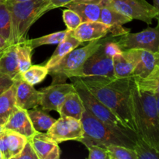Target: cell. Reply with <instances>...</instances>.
I'll return each mask as SVG.
<instances>
[{
  "label": "cell",
  "instance_id": "43",
  "mask_svg": "<svg viewBox=\"0 0 159 159\" xmlns=\"http://www.w3.org/2000/svg\"><path fill=\"white\" fill-rule=\"evenodd\" d=\"M4 130V128H3V127L2 125H0V133H2V132Z\"/></svg>",
  "mask_w": 159,
  "mask_h": 159
},
{
  "label": "cell",
  "instance_id": "18",
  "mask_svg": "<svg viewBox=\"0 0 159 159\" xmlns=\"http://www.w3.org/2000/svg\"><path fill=\"white\" fill-rule=\"evenodd\" d=\"M137 50L138 62L132 76L141 79H148L159 68V53H153L146 50Z\"/></svg>",
  "mask_w": 159,
  "mask_h": 159
},
{
  "label": "cell",
  "instance_id": "15",
  "mask_svg": "<svg viewBox=\"0 0 159 159\" xmlns=\"http://www.w3.org/2000/svg\"><path fill=\"white\" fill-rule=\"evenodd\" d=\"M138 62V50H124L113 57V74L116 79H127L133 75Z\"/></svg>",
  "mask_w": 159,
  "mask_h": 159
},
{
  "label": "cell",
  "instance_id": "5",
  "mask_svg": "<svg viewBox=\"0 0 159 159\" xmlns=\"http://www.w3.org/2000/svg\"><path fill=\"white\" fill-rule=\"evenodd\" d=\"M102 39L89 42L83 48H75L68 53L58 64L48 69V75L52 78V83H65L68 79L78 77L89 57L102 43Z\"/></svg>",
  "mask_w": 159,
  "mask_h": 159
},
{
  "label": "cell",
  "instance_id": "21",
  "mask_svg": "<svg viewBox=\"0 0 159 159\" xmlns=\"http://www.w3.org/2000/svg\"><path fill=\"white\" fill-rule=\"evenodd\" d=\"M85 110V107L82 99L77 92L74 91L67 95L59 109L58 113L61 116H70L75 119L81 120Z\"/></svg>",
  "mask_w": 159,
  "mask_h": 159
},
{
  "label": "cell",
  "instance_id": "23",
  "mask_svg": "<svg viewBox=\"0 0 159 159\" xmlns=\"http://www.w3.org/2000/svg\"><path fill=\"white\" fill-rule=\"evenodd\" d=\"M16 109V84L14 82L9 89L0 95V125L6 124Z\"/></svg>",
  "mask_w": 159,
  "mask_h": 159
},
{
  "label": "cell",
  "instance_id": "2",
  "mask_svg": "<svg viewBox=\"0 0 159 159\" xmlns=\"http://www.w3.org/2000/svg\"><path fill=\"white\" fill-rule=\"evenodd\" d=\"M130 78L85 77L80 79L85 87L119 118L126 128L135 131L129 104Z\"/></svg>",
  "mask_w": 159,
  "mask_h": 159
},
{
  "label": "cell",
  "instance_id": "42",
  "mask_svg": "<svg viewBox=\"0 0 159 159\" xmlns=\"http://www.w3.org/2000/svg\"><path fill=\"white\" fill-rule=\"evenodd\" d=\"M30 0H4V2H26Z\"/></svg>",
  "mask_w": 159,
  "mask_h": 159
},
{
  "label": "cell",
  "instance_id": "3",
  "mask_svg": "<svg viewBox=\"0 0 159 159\" xmlns=\"http://www.w3.org/2000/svg\"><path fill=\"white\" fill-rule=\"evenodd\" d=\"M84 137L79 140L82 144H93L105 148L110 144L134 148L139 135L134 130L106 124L98 120L85 109L81 118Z\"/></svg>",
  "mask_w": 159,
  "mask_h": 159
},
{
  "label": "cell",
  "instance_id": "20",
  "mask_svg": "<svg viewBox=\"0 0 159 159\" xmlns=\"http://www.w3.org/2000/svg\"><path fill=\"white\" fill-rule=\"evenodd\" d=\"M81 43H82L73 36L71 31L68 30L66 37L61 42L57 43L58 45L56 48L55 51H54L51 57L49 58V60L47 61L45 66L48 69L55 66L68 53H70L71 51L77 48Z\"/></svg>",
  "mask_w": 159,
  "mask_h": 159
},
{
  "label": "cell",
  "instance_id": "1",
  "mask_svg": "<svg viewBox=\"0 0 159 159\" xmlns=\"http://www.w3.org/2000/svg\"><path fill=\"white\" fill-rule=\"evenodd\" d=\"M129 104L135 132L159 152V116L155 94L134 76L130 78Z\"/></svg>",
  "mask_w": 159,
  "mask_h": 159
},
{
  "label": "cell",
  "instance_id": "17",
  "mask_svg": "<svg viewBox=\"0 0 159 159\" xmlns=\"http://www.w3.org/2000/svg\"><path fill=\"white\" fill-rule=\"evenodd\" d=\"M71 33L81 43H84L106 37L110 33V28L100 21L84 22Z\"/></svg>",
  "mask_w": 159,
  "mask_h": 159
},
{
  "label": "cell",
  "instance_id": "4",
  "mask_svg": "<svg viewBox=\"0 0 159 159\" xmlns=\"http://www.w3.org/2000/svg\"><path fill=\"white\" fill-rule=\"evenodd\" d=\"M4 2L11 15L12 31L10 43H18L27 39V34L32 25L48 12V6L50 0Z\"/></svg>",
  "mask_w": 159,
  "mask_h": 159
},
{
  "label": "cell",
  "instance_id": "35",
  "mask_svg": "<svg viewBox=\"0 0 159 159\" xmlns=\"http://www.w3.org/2000/svg\"><path fill=\"white\" fill-rule=\"evenodd\" d=\"M15 80L9 75L0 72V95L9 89L14 84Z\"/></svg>",
  "mask_w": 159,
  "mask_h": 159
},
{
  "label": "cell",
  "instance_id": "7",
  "mask_svg": "<svg viewBox=\"0 0 159 159\" xmlns=\"http://www.w3.org/2000/svg\"><path fill=\"white\" fill-rule=\"evenodd\" d=\"M122 50L141 49L159 53V20L155 27H148L138 33L128 32L116 40Z\"/></svg>",
  "mask_w": 159,
  "mask_h": 159
},
{
  "label": "cell",
  "instance_id": "6",
  "mask_svg": "<svg viewBox=\"0 0 159 159\" xmlns=\"http://www.w3.org/2000/svg\"><path fill=\"white\" fill-rule=\"evenodd\" d=\"M69 79L74 85L75 91L82 99L85 109L93 116L106 124L126 128L119 118L85 87L80 78L73 77Z\"/></svg>",
  "mask_w": 159,
  "mask_h": 159
},
{
  "label": "cell",
  "instance_id": "8",
  "mask_svg": "<svg viewBox=\"0 0 159 159\" xmlns=\"http://www.w3.org/2000/svg\"><path fill=\"white\" fill-rule=\"evenodd\" d=\"M110 6L133 20L152 23L158 12L153 5L146 0H107Z\"/></svg>",
  "mask_w": 159,
  "mask_h": 159
},
{
  "label": "cell",
  "instance_id": "40",
  "mask_svg": "<svg viewBox=\"0 0 159 159\" xmlns=\"http://www.w3.org/2000/svg\"><path fill=\"white\" fill-rule=\"evenodd\" d=\"M153 6L157 10V12H158V15H157L156 18H155L158 20H159V0H153Z\"/></svg>",
  "mask_w": 159,
  "mask_h": 159
},
{
  "label": "cell",
  "instance_id": "10",
  "mask_svg": "<svg viewBox=\"0 0 159 159\" xmlns=\"http://www.w3.org/2000/svg\"><path fill=\"white\" fill-rule=\"evenodd\" d=\"M78 77L115 78L113 74V57L106 54L102 43L99 49L96 50L85 61Z\"/></svg>",
  "mask_w": 159,
  "mask_h": 159
},
{
  "label": "cell",
  "instance_id": "24",
  "mask_svg": "<svg viewBox=\"0 0 159 159\" xmlns=\"http://www.w3.org/2000/svg\"><path fill=\"white\" fill-rule=\"evenodd\" d=\"M28 114L31 120L33 126L37 131L47 132L54 124L56 120L51 117L43 110L34 108L28 110Z\"/></svg>",
  "mask_w": 159,
  "mask_h": 159
},
{
  "label": "cell",
  "instance_id": "45",
  "mask_svg": "<svg viewBox=\"0 0 159 159\" xmlns=\"http://www.w3.org/2000/svg\"><path fill=\"white\" fill-rule=\"evenodd\" d=\"M3 2H4V0H0V3Z\"/></svg>",
  "mask_w": 159,
  "mask_h": 159
},
{
  "label": "cell",
  "instance_id": "34",
  "mask_svg": "<svg viewBox=\"0 0 159 159\" xmlns=\"http://www.w3.org/2000/svg\"><path fill=\"white\" fill-rule=\"evenodd\" d=\"M25 158H29V159H38L37 154L34 152V148L31 146V144H30V142L28 141L26 143L25 146L23 147V148L22 149V151L20 152V153L19 155H17L14 158V159H25Z\"/></svg>",
  "mask_w": 159,
  "mask_h": 159
},
{
  "label": "cell",
  "instance_id": "30",
  "mask_svg": "<svg viewBox=\"0 0 159 159\" xmlns=\"http://www.w3.org/2000/svg\"><path fill=\"white\" fill-rule=\"evenodd\" d=\"M109 159H138L134 150L129 148L116 144L106 146Z\"/></svg>",
  "mask_w": 159,
  "mask_h": 159
},
{
  "label": "cell",
  "instance_id": "38",
  "mask_svg": "<svg viewBox=\"0 0 159 159\" xmlns=\"http://www.w3.org/2000/svg\"><path fill=\"white\" fill-rule=\"evenodd\" d=\"M102 0H74L75 2H82V3H94V4H99Z\"/></svg>",
  "mask_w": 159,
  "mask_h": 159
},
{
  "label": "cell",
  "instance_id": "32",
  "mask_svg": "<svg viewBox=\"0 0 159 159\" xmlns=\"http://www.w3.org/2000/svg\"><path fill=\"white\" fill-rule=\"evenodd\" d=\"M62 16H63L64 23L66 26L67 30L70 31L75 30L82 23V19L79 16V14L68 8L63 10Z\"/></svg>",
  "mask_w": 159,
  "mask_h": 159
},
{
  "label": "cell",
  "instance_id": "19",
  "mask_svg": "<svg viewBox=\"0 0 159 159\" xmlns=\"http://www.w3.org/2000/svg\"><path fill=\"white\" fill-rule=\"evenodd\" d=\"M0 72L7 75L14 80L20 76L16 43H10L0 51Z\"/></svg>",
  "mask_w": 159,
  "mask_h": 159
},
{
  "label": "cell",
  "instance_id": "44",
  "mask_svg": "<svg viewBox=\"0 0 159 159\" xmlns=\"http://www.w3.org/2000/svg\"><path fill=\"white\" fill-rule=\"evenodd\" d=\"M0 159H5L4 156H3V155H2V154L1 152H0Z\"/></svg>",
  "mask_w": 159,
  "mask_h": 159
},
{
  "label": "cell",
  "instance_id": "31",
  "mask_svg": "<svg viewBox=\"0 0 159 159\" xmlns=\"http://www.w3.org/2000/svg\"><path fill=\"white\" fill-rule=\"evenodd\" d=\"M138 159H159V152L151 147L141 138L137 141L134 148Z\"/></svg>",
  "mask_w": 159,
  "mask_h": 159
},
{
  "label": "cell",
  "instance_id": "28",
  "mask_svg": "<svg viewBox=\"0 0 159 159\" xmlns=\"http://www.w3.org/2000/svg\"><path fill=\"white\" fill-rule=\"evenodd\" d=\"M68 33V30H65L58 31V32L52 33V34H48V35L42 36V37H37V38L30 39V40L27 39V40L31 48L34 50L39 47L43 46V45L59 43L66 37Z\"/></svg>",
  "mask_w": 159,
  "mask_h": 159
},
{
  "label": "cell",
  "instance_id": "9",
  "mask_svg": "<svg viewBox=\"0 0 159 159\" xmlns=\"http://www.w3.org/2000/svg\"><path fill=\"white\" fill-rule=\"evenodd\" d=\"M47 134L57 144L68 141H77L84 137V130L80 120L70 116H61L56 120Z\"/></svg>",
  "mask_w": 159,
  "mask_h": 159
},
{
  "label": "cell",
  "instance_id": "12",
  "mask_svg": "<svg viewBox=\"0 0 159 159\" xmlns=\"http://www.w3.org/2000/svg\"><path fill=\"white\" fill-rule=\"evenodd\" d=\"M99 21L109 26L110 33L113 37H120L130 32V29L124 28L123 26L132 21V19L113 9L108 4L107 0L102 1V9Z\"/></svg>",
  "mask_w": 159,
  "mask_h": 159
},
{
  "label": "cell",
  "instance_id": "25",
  "mask_svg": "<svg viewBox=\"0 0 159 159\" xmlns=\"http://www.w3.org/2000/svg\"><path fill=\"white\" fill-rule=\"evenodd\" d=\"M5 130L6 133L9 156H10V159H14L17 155L20 153L26 143L27 142V138L17 132L9 130Z\"/></svg>",
  "mask_w": 159,
  "mask_h": 159
},
{
  "label": "cell",
  "instance_id": "37",
  "mask_svg": "<svg viewBox=\"0 0 159 159\" xmlns=\"http://www.w3.org/2000/svg\"><path fill=\"white\" fill-rule=\"evenodd\" d=\"M72 1L74 0H50V3L48 6V11L49 12L50 10H52L54 9L65 6Z\"/></svg>",
  "mask_w": 159,
  "mask_h": 159
},
{
  "label": "cell",
  "instance_id": "27",
  "mask_svg": "<svg viewBox=\"0 0 159 159\" xmlns=\"http://www.w3.org/2000/svg\"><path fill=\"white\" fill-rule=\"evenodd\" d=\"M48 75V68L45 65H31L27 70L20 74L23 80L34 85L41 82Z\"/></svg>",
  "mask_w": 159,
  "mask_h": 159
},
{
  "label": "cell",
  "instance_id": "41",
  "mask_svg": "<svg viewBox=\"0 0 159 159\" xmlns=\"http://www.w3.org/2000/svg\"><path fill=\"white\" fill-rule=\"evenodd\" d=\"M155 97H156V102H157V109H158V113L159 116V94L157 93H155Z\"/></svg>",
  "mask_w": 159,
  "mask_h": 159
},
{
  "label": "cell",
  "instance_id": "16",
  "mask_svg": "<svg viewBox=\"0 0 159 159\" xmlns=\"http://www.w3.org/2000/svg\"><path fill=\"white\" fill-rule=\"evenodd\" d=\"M2 127L4 130L17 132L27 139L31 138L37 131L31 122L28 110L17 107Z\"/></svg>",
  "mask_w": 159,
  "mask_h": 159
},
{
  "label": "cell",
  "instance_id": "26",
  "mask_svg": "<svg viewBox=\"0 0 159 159\" xmlns=\"http://www.w3.org/2000/svg\"><path fill=\"white\" fill-rule=\"evenodd\" d=\"M16 51L19 70H20V74H22L32 65L31 57H32L33 49L26 39L23 41L16 43Z\"/></svg>",
  "mask_w": 159,
  "mask_h": 159
},
{
  "label": "cell",
  "instance_id": "14",
  "mask_svg": "<svg viewBox=\"0 0 159 159\" xmlns=\"http://www.w3.org/2000/svg\"><path fill=\"white\" fill-rule=\"evenodd\" d=\"M28 141L37 154L38 159H58L61 151L58 144L47 134L36 131Z\"/></svg>",
  "mask_w": 159,
  "mask_h": 159
},
{
  "label": "cell",
  "instance_id": "11",
  "mask_svg": "<svg viewBox=\"0 0 159 159\" xmlns=\"http://www.w3.org/2000/svg\"><path fill=\"white\" fill-rule=\"evenodd\" d=\"M41 93L40 107L45 111H56L58 113L67 95L75 91L72 83L51 84L40 90Z\"/></svg>",
  "mask_w": 159,
  "mask_h": 159
},
{
  "label": "cell",
  "instance_id": "39",
  "mask_svg": "<svg viewBox=\"0 0 159 159\" xmlns=\"http://www.w3.org/2000/svg\"><path fill=\"white\" fill-rule=\"evenodd\" d=\"M9 44H10V43H9V42L6 41L3 37H2L1 36H0V51H1L2 50L4 49L6 47H7L8 45Z\"/></svg>",
  "mask_w": 159,
  "mask_h": 159
},
{
  "label": "cell",
  "instance_id": "36",
  "mask_svg": "<svg viewBox=\"0 0 159 159\" xmlns=\"http://www.w3.org/2000/svg\"><path fill=\"white\" fill-rule=\"evenodd\" d=\"M0 152L2 154L5 159H10L9 150H8L6 133L5 130L2 133H0Z\"/></svg>",
  "mask_w": 159,
  "mask_h": 159
},
{
  "label": "cell",
  "instance_id": "29",
  "mask_svg": "<svg viewBox=\"0 0 159 159\" xmlns=\"http://www.w3.org/2000/svg\"><path fill=\"white\" fill-rule=\"evenodd\" d=\"M12 22L11 15L6 3H0V36L10 43Z\"/></svg>",
  "mask_w": 159,
  "mask_h": 159
},
{
  "label": "cell",
  "instance_id": "33",
  "mask_svg": "<svg viewBox=\"0 0 159 159\" xmlns=\"http://www.w3.org/2000/svg\"><path fill=\"white\" fill-rule=\"evenodd\" d=\"M84 145L89 151V159H109L107 151L104 147L89 143Z\"/></svg>",
  "mask_w": 159,
  "mask_h": 159
},
{
  "label": "cell",
  "instance_id": "22",
  "mask_svg": "<svg viewBox=\"0 0 159 159\" xmlns=\"http://www.w3.org/2000/svg\"><path fill=\"white\" fill-rule=\"evenodd\" d=\"M65 7L71 9L77 12L82 19V23L90 21H99L100 17L102 2L99 4L94 3L71 2L68 3Z\"/></svg>",
  "mask_w": 159,
  "mask_h": 159
},
{
  "label": "cell",
  "instance_id": "13",
  "mask_svg": "<svg viewBox=\"0 0 159 159\" xmlns=\"http://www.w3.org/2000/svg\"><path fill=\"white\" fill-rule=\"evenodd\" d=\"M16 84V105L17 107L30 110L37 108L40 105L41 93L21 79L17 78Z\"/></svg>",
  "mask_w": 159,
  "mask_h": 159
}]
</instances>
